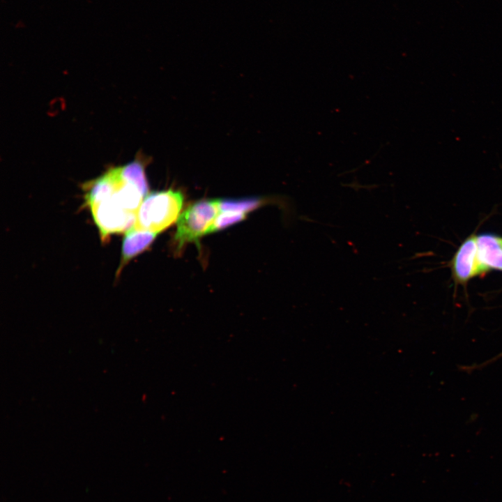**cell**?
<instances>
[{
  "mask_svg": "<svg viewBox=\"0 0 502 502\" xmlns=\"http://www.w3.org/2000/svg\"><path fill=\"white\" fill-rule=\"evenodd\" d=\"M183 197L181 192L167 190L147 195L136 213L133 227L158 234L178 218Z\"/></svg>",
  "mask_w": 502,
  "mask_h": 502,
  "instance_id": "cell-1",
  "label": "cell"
},
{
  "mask_svg": "<svg viewBox=\"0 0 502 502\" xmlns=\"http://www.w3.org/2000/svg\"><path fill=\"white\" fill-rule=\"evenodd\" d=\"M220 211L219 200H203L189 206L178 217L175 241L178 248L188 242H197L208 234Z\"/></svg>",
  "mask_w": 502,
  "mask_h": 502,
  "instance_id": "cell-2",
  "label": "cell"
},
{
  "mask_svg": "<svg viewBox=\"0 0 502 502\" xmlns=\"http://www.w3.org/2000/svg\"><path fill=\"white\" fill-rule=\"evenodd\" d=\"M102 240L109 235L127 231L135 222L136 213L126 209L114 197L89 207Z\"/></svg>",
  "mask_w": 502,
  "mask_h": 502,
  "instance_id": "cell-3",
  "label": "cell"
},
{
  "mask_svg": "<svg viewBox=\"0 0 502 502\" xmlns=\"http://www.w3.org/2000/svg\"><path fill=\"white\" fill-rule=\"evenodd\" d=\"M452 270L454 277L460 283L488 271L480 260L476 236H469L460 245L452 261Z\"/></svg>",
  "mask_w": 502,
  "mask_h": 502,
  "instance_id": "cell-4",
  "label": "cell"
},
{
  "mask_svg": "<svg viewBox=\"0 0 502 502\" xmlns=\"http://www.w3.org/2000/svg\"><path fill=\"white\" fill-rule=\"evenodd\" d=\"M157 234L135 227H132L126 231L123 241L121 260L119 273L131 259L149 247Z\"/></svg>",
  "mask_w": 502,
  "mask_h": 502,
  "instance_id": "cell-5",
  "label": "cell"
},
{
  "mask_svg": "<svg viewBox=\"0 0 502 502\" xmlns=\"http://www.w3.org/2000/svg\"><path fill=\"white\" fill-rule=\"evenodd\" d=\"M480 261L489 269L502 271V238L482 234L477 236Z\"/></svg>",
  "mask_w": 502,
  "mask_h": 502,
  "instance_id": "cell-6",
  "label": "cell"
},
{
  "mask_svg": "<svg viewBox=\"0 0 502 502\" xmlns=\"http://www.w3.org/2000/svg\"><path fill=\"white\" fill-rule=\"evenodd\" d=\"M260 202L257 199L224 200L219 201V207L220 211H234L245 213L257 207Z\"/></svg>",
  "mask_w": 502,
  "mask_h": 502,
  "instance_id": "cell-7",
  "label": "cell"
},
{
  "mask_svg": "<svg viewBox=\"0 0 502 502\" xmlns=\"http://www.w3.org/2000/svg\"><path fill=\"white\" fill-rule=\"evenodd\" d=\"M245 217V213L234 211H221L215 218L209 233L225 228L238 222Z\"/></svg>",
  "mask_w": 502,
  "mask_h": 502,
  "instance_id": "cell-8",
  "label": "cell"
},
{
  "mask_svg": "<svg viewBox=\"0 0 502 502\" xmlns=\"http://www.w3.org/2000/svg\"><path fill=\"white\" fill-rule=\"evenodd\" d=\"M500 358H502V351L501 353H499L496 356L494 357L492 359H490L489 360H488L487 362V363H491Z\"/></svg>",
  "mask_w": 502,
  "mask_h": 502,
  "instance_id": "cell-9",
  "label": "cell"
}]
</instances>
